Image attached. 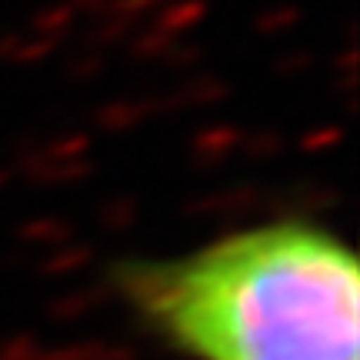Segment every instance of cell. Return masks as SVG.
<instances>
[{
    "label": "cell",
    "mask_w": 360,
    "mask_h": 360,
    "mask_svg": "<svg viewBox=\"0 0 360 360\" xmlns=\"http://www.w3.org/2000/svg\"><path fill=\"white\" fill-rule=\"evenodd\" d=\"M114 290L191 360H360V264L344 237L307 217L120 260Z\"/></svg>",
    "instance_id": "obj_1"
}]
</instances>
